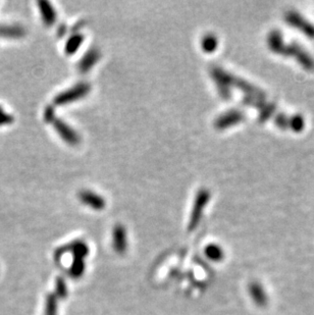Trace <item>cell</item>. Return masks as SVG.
<instances>
[{"label": "cell", "mask_w": 314, "mask_h": 315, "mask_svg": "<svg viewBox=\"0 0 314 315\" xmlns=\"http://www.w3.org/2000/svg\"><path fill=\"white\" fill-rule=\"evenodd\" d=\"M270 50L284 56H294L298 63L307 71L314 70V60L298 44L292 43L285 45L280 32L272 31L267 39Z\"/></svg>", "instance_id": "cell-1"}, {"label": "cell", "mask_w": 314, "mask_h": 315, "mask_svg": "<svg viewBox=\"0 0 314 315\" xmlns=\"http://www.w3.org/2000/svg\"><path fill=\"white\" fill-rule=\"evenodd\" d=\"M73 254V262L69 269V273L73 278H80L85 271V258L89 253L87 244L82 241H76L69 247H66Z\"/></svg>", "instance_id": "cell-2"}, {"label": "cell", "mask_w": 314, "mask_h": 315, "mask_svg": "<svg viewBox=\"0 0 314 315\" xmlns=\"http://www.w3.org/2000/svg\"><path fill=\"white\" fill-rule=\"evenodd\" d=\"M209 198H210V194L207 190H200L198 192L195 199L193 209H192V213L190 216V220H189V225H188L189 232L194 231L198 226L200 220H201L203 210L209 201Z\"/></svg>", "instance_id": "cell-3"}, {"label": "cell", "mask_w": 314, "mask_h": 315, "mask_svg": "<svg viewBox=\"0 0 314 315\" xmlns=\"http://www.w3.org/2000/svg\"><path fill=\"white\" fill-rule=\"evenodd\" d=\"M90 91V85L86 83H81L75 87L57 95L54 99V103L56 105H64L67 103H71L73 101L79 100L80 98L87 95Z\"/></svg>", "instance_id": "cell-4"}, {"label": "cell", "mask_w": 314, "mask_h": 315, "mask_svg": "<svg viewBox=\"0 0 314 315\" xmlns=\"http://www.w3.org/2000/svg\"><path fill=\"white\" fill-rule=\"evenodd\" d=\"M285 22L289 23L290 26L298 29L303 34L310 38H314V26L310 24L307 20L302 18L301 15H299L296 12H289L285 15Z\"/></svg>", "instance_id": "cell-5"}, {"label": "cell", "mask_w": 314, "mask_h": 315, "mask_svg": "<svg viewBox=\"0 0 314 315\" xmlns=\"http://www.w3.org/2000/svg\"><path fill=\"white\" fill-rule=\"evenodd\" d=\"M245 116L244 112L240 110H231L223 113L222 116H220L216 122H215V127L219 130L221 129H226L233 127L239 123H241L244 120Z\"/></svg>", "instance_id": "cell-6"}, {"label": "cell", "mask_w": 314, "mask_h": 315, "mask_svg": "<svg viewBox=\"0 0 314 315\" xmlns=\"http://www.w3.org/2000/svg\"><path fill=\"white\" fill-rule=\"evenodd\" d=\"M112 245L113 249L116 250L118 254H125L128 249V239H127V232L126 228L118 224L114 226L112 233Z\"/></svg>", "instance_id": "cell-7"}, {"label": "cell", "mask_w": 314, "mask_h": 315, "mask_svg": "<svg viewBox=\"0 0 314 315\" xmlns=\"http://www.w3.org/2000/svg\"><path fill=\"white\" fill-rule=\"evenodd\" d=\"M53 126L56 130V132L61 135V137L69 144L76 145L80 142V137L72 128H70L67 124H65L62 120H52Z\"/></svg>", "instance_id": "cell-8"}, {"label": "cell", "mask_w": 314, "mask_h": 315, "mask_svg": "<svg viewBox=\"0 0 314 315\" xmlns=\"http://www.w3.org/2000/svg\"><path fill=\"white\" fill-rule=\"evenodd\" d=\"M79 197L85 205H87L95 210H101L105 207V200L101 196L95 194L94 192L83 191L80 193Z\"/></svg>", "instance_id": "cell-9"}, {"label": "cell", "mask_w": 314, "mask_h": 315, "mask_svg": "<svg viewBox=\"0 0 314 315\" xmlns=\"http://www.w3.org/2000/svg\"><path fill=\"white\" fill-rule=\"evenodd\" d=\"M100 57V53L98 50L96 49H91L90 51H88L86 53V55L83 57L82 61L80 62L79 65V69L82 73H86L88 72L89 70H91L93 68V66L98 62Z\"/></svg>", "instance_id": "cell-10"}, {"label": "cell", "mask_w": 314, "mask_h": 315, "mask_svg": "<svg viewBox=\"0 0 314 315\" xmlns=\"http://www.w3.org/2000/svg\"><path fill=\"white\" fill-rule=\"evenodd\" d=\"M39 10L42 16V20L47 26H52L56 20V14L53 10L52 6L47 2H40L38 3Z\"/></svg>", "instance_id": "cell-11"}, {"label": "cell", "mask_w": 314, "mask_h": 315, "mask_svg": "<svg viewBox=\"0 0 314 315\" xmlns=\"http://www.w3.org/2000/svg\"><path fill=\"white\" fill-rule=\"evenodd\" d=\"M205 255L207 256V258L210 259L211 261L218 262L223 258V250L220 246L217 244H209L205 248Z\"/></svg>", "instance_id": "cell-12"}, {"label": "cell", "mask_w": 314, "mask_h": 315, "mask_svg": "<svg viewBox=\"0 0 314 315\" xmlns=\"http://www.w3.org/2000/svg\"><path fill=\"white\" fill-rule=\"evenodd\" d=\"M83 40H84V37L80 34H77V35H74L73 37H71L70 40L66 44V48H65L66 53H68V54L75 53L79 49V47L82 45Z\"/></svg>", "instance_id": "cell-13"}, {"label": "cell", "mask_w": 314, "mask_h": 315, "mask_svg": "<svg viewBox=\"0 0 314 315\" xmlns=\"http://www.w3.org/2000/svg\"><path fill=\"white\" fill-rule=\"evenodd\" d=\"M250 293H251V296L253 297L254 301L257 304L263 305L265 303V295H264L263 290L261 289L259 284L252 283L251 287H250Z\"/></svg>", "instance_id": "cell-14"}, {"label": "cell", "mask_w": 314, "mask_h": 315, "mask_svg": "<svg viewBox=\"0 0 314 315\" xmlns=\"http://www.w3.org/2000/svg\"><path fill=\"white\" fill-rule=\"evenodd\" d=\"M0 35H4L7 37L18 38L24 35V30L21 27H5L0 28Z\"/></svg>", "instance_id": "cell-15"}, {"label": "cell", "mask_w": 314, "mask_h": 315, "mask_svg": "<svg viewBox=\"0 0 314 315\" xmlns=\"http://www.w3.org/2000/svg\"><path fill=\"white\" fill-rule=\"evenodd\" d=\"M44 315H57V299L54 295L47 296Z\"/></svg>", "instance_id": "cell-16"}, {"label": "cell", "mask_w": 314, "mask_h": 315, "mask_svg": "<svg viewBox=\"0 0 314 315\" xmlns=\"http://www.w3.org/2000/svg\"><path fill=\"white\" fill-rule=\"evenodd\" d=\"M217 47V39L213 35H206L202 39V48L205 52H213Z\"/></svg>", "instance_id": "cell-17"}, {"label": "cell", "mask_w": 314, "mask_h": 315, "mask_svg": "<svg viewBox=\"0 0 314 315\" xmlns=\"http://www.w3.org/2000/svg\"><path fill=\"white\" fill-rule=\"evenodd\" d=\"M55 291H56V296L64 299L68 296V287L66 280L63 277H59L56 279V285H55Z\"/></svg>", "instance_id": "cell-18"}, {"label": "cell", "mask_w": 314, "mask_h": 315, "mask_svg": "<svg viewBox=\"0 0 314 315\" xmlns=\"http://www.w3.org/2000/svg\"><path fill=\"white\" fill-rule=\"evenodd\" d=\"M12 117H10L9 114H7L2 108H0V125H5V124H10V122H12Z\"/></svg>", "instance_id": "cell-19"}]
</instances>
